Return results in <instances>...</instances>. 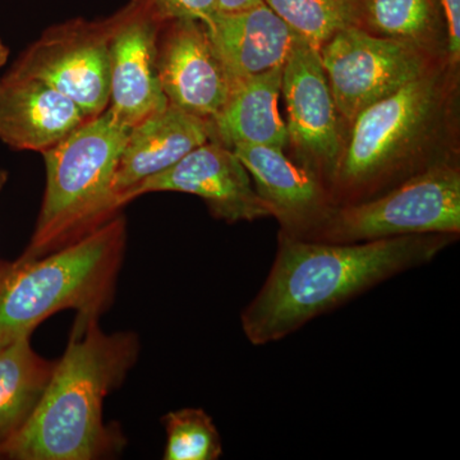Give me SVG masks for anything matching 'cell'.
Here are the masks:
<instances>
[{"label":"cell","instance_id":"cell-1","mask_svg":"<svg viewBox=\"0 0 460 460\" xmlns=\"http://www.w3.org/2000/svg\"><path fill=\"white\" fill-rule=\"evenodd\" d=\"M458 238L416 234L328 243L279 233L268 278L242 311V330L256 347L277 343L378 284L434 261Z\"/></svg>","mask_w":460,"mask_h":460},{"label":"cell","instance_id":"cell-2","mask_svg":"<svg viewBox=\"0 0 460 460\" xmlns=\"http://www.w3.org/2000/svg\"><path fill=\"white\" fill-rule=\"evenodd\" d=\"M140 349L136 332H105L99 319L75 316L40 404L0 458L99 460L122 453L126 436L105 422L104 402L123 385Z\"/></svg>","mask_w":460,"mask_h":460},{"label":"cell","instance_id":"cell-3","mask_svg":"<svg viewBox=\"0 0 460 460\" xmlns=\"http://www.w3.org/2000/svg\"><path fill=\"white\" fill-rule=\"evenodd\" d=\"M127 239V220L119 213L47 255L0 262V347L31 337L62 311L100 319L113 305Z\"/></svg>","mask_w":460,"mask_h":460},{"label":"cell","instance_id":"cell-4","mask_svg":"<svg viewBox=\"0 0 460 460\" xmlns=\"http://www.w3.org/2000/svg\"><path fill=\"white\" fill-rule=\"evenodd\" d=\"M447 78L438 66L354 118L330 195L334 206L381 195L422 171L447 111Z\"/></svg>","mask_w":460,"mask_h":460},{"label":"cell","instance_id":"cell-5","mask_svg":"<svg viewBox=\"0 0 460 460\" xmlns=\"http://www.w3.org/2000/svg\"><path fill=\"white\" fill-rule=\"evenodd\" d=\"M129 131L107 109L42 154L44 196L21 259L59 250L120 213L113 181Z\"/></svg>","mask_w":460,"mask_h":460},{"label":"cell","instance_id":"cell-6","mask_svg":"<svg viewBox=\"0 0 460 460\" xmlns=\"http://www.w3.org/2000/svg\"><path fill=\"white\" fill-rule=\"evenodd\" d=\"M416 234H460V171L440 160L381 195L334 206L305 239L358 243Z\"/></svg>","mask_w":460,"mask_h":460},{"label":"cell","instance_id":"cell-7","mask_svg":"<svg viewBox=\"0 0 460 460\" xmlns=\"http://www.w3.org/2000/svg\"><path fill=\"white\" fill-rule=\"evenodd\" d=\"M319 50L339 117L348 123L436 68L431 54L356 26L341 30Z\"/></svg>","mask_w":460,"mask_h":460},{"label":"cell","instance_id":"cell-8","mask_svg":"<svg viewBox=\"0 0 460 460\" xmlns=\"http://www.w3.org/2000/svg\"><path fill=\"white\" fill-rule=\"evenodd\" d=\"M111 17L51 26L11 69L44 81L91 119L111 102Z\"/></svg>","mask_w":460,"mask_h":460},{"label":"cell","instance_id":"cell-9","mask_svg":"<svg viewBox=\"0 0 460 460\" xmlns=\"http://www.w3.org/2000/svg\"><path fill=\"white\" fill-rule=\"evenodd\" d=\"M281 95L296 163L314 172L330 192L344 140L319 48L302 39L296 42L283 66Z\"/></svg>","mask_w":460,"mask_h":460},{"label":"cell","instance_id":"cell-10","mask_svg":"<svg viewBox=\"0 0 460 460\" xmlns=\"http://www.w3.org/2000/svg\"><path fill=\"white\" fill-rule=\"evenodd\" d=\"M154 192L198 196L215 219L228 224L271 217L234 151L217 141L193 148L177 164L142 181L127 195L126 202Z\"/></svg>","mask_w":460,"mask_h":460},{"label":"cell","instance_id":"cell-11","mask_svg":"<svg viewBox=\"0 0 460 460\" xmlns=\"http://www.w3.org/2000/svg\"><path fill=\"white\" fill-rule=\"evenodd\" d=\"M156 68L168 102L210 122L232 93L228 72L199 21L174 20L160 25Z\"/></svg>","mask_w":460,"mask_h":460},{"label":"cell","instance_id":"cell-12","mask_svg":"<svg viewBox=\"0 0 460 460\" xmlns=\"http://www.w3.org/2000/svg\"><path fill=\"white\" fill-rule=\"evenodd\" d=\"M111 21L108 111L132 129L169 104L156 68V35L162 22L138 0H132Z\"/></svg>","mask_w":460,"mask_h":460},{"label":"cell","instance_id":"cell-13","mask_svg":"<svg viewBox=\"0 0 460 460\" xmlns=\"http://www.w3.org/2000/svg\"><path fill=\"white\" fill-rule=\"evenodd\" d=\"M232 150L253 181L257 195L279 222L281 234L307 238L334 208L319 178L289 159L283 148L243 145Z\"/></svg>","mask_w":460,"mask_h":460},{"label":"cell","instance_id":"cell-14","mask_svg":"<svg viewBox=\"0 0 460 460\" xmlns=\"http://www.w3.org/2000/svg\"><path fill=\"white\" fill-rule=\"evenodd\" d=\"M87 119L44 81L12 69L0 77V141L14 150L44 154Z\"/></svg>","mask_w":460,"mask_h":460},{"label":"cell","instance_id":"cell-15","mask_svg":"<svg viewBox=\"0 0 460 460\" xmlns=\"http://www.w3.org/2000/svg\"><path fill=\"white\" fill-rule=\"evenodd\" d=\"M214 140L213 123L169 102L133 127L115 169L113 192L123 208L142 181L177 164L193 148Z\"/></svg>","mask_w":460,"mask_h":460},{"label":"cell","instance_id":"cell-16","mask_svg":"<svg viewBox=\"0 0 460 460\" xmlns=\"http://www.w3.org/2000/svg\"><path fill=\"white\" fill-rule=\"evenodd\" d=\"M232 90L248 78L283 66L299 36L265 3L235 13H219L204 23Z\"/></svg>","mask_w":460,"mask_h":460},{"label":"cell","instance_id":"cell-17","mask_svg":"<svg viewBox=\"0 0 460 460\" xmlns=\"http://www.w3.org/2000/svg\"><path fill=\"white\" fill-rule=\"evenodd\" d=\"M281 75L283 66H278L237 84L211 122L213 141L229 148L263 145L284 150L289 140L279 111Z\"/></svg>","mask_w":460,"mask_h":460},{"label":"cell","instance_id":"cell-18","mask_svg":"<svg viewBox=\"0 0 460 460\" xmlns=\"http://www.w3.org/2000/svg\"><path fill=\"white\" fill-rule=\"evenodd\" d=\"M31 337L0 347V456L40 404L57 361L36 353Z\"/></svg>","mask_w":460,"mask_h":460},{"label":"cell","instance_id":"cell-19","mask_svg":"<svg viewBox=\"0 0 460 460\" xmlns=\"http://www.w3.org/2000/svg\"><path fill=\"white\" fill-rule=\"evenodd\" d=\"M357 27L404 42L436 58L447 57V23L440 0H357Z\"/></svg>","mask_w":460,"mask_h":460},{"label":"cell","instance_id":"cell-20","mask_svg":"<svg viewBox=\"0 0 460 460\" xmlns=\"http://www.w3.org/2000/svg\"><path fill=\"white\" fill-rule=\"evenodd\" d=\"M296 33L314 47H323L341 30L358 22L357 0H263Z\"/></svg>","mask_w":460,"mask_h":460},{"label":"cell","instance_id":"cell-21","mask_svg":"<svg viewBox=\"0 0 460 460\" xmlns=\"http://www.w3.org/2000/svg\"><path fill=\"white\" fill-rule=\"evenodd\" d=\"M165 460H217L223 443L213 419L201 408H183L166 413Z\"/></svg>","mask_w":460,"mask_h":460},{"label":"cell","instance_id":"cell-22","mask_svg":"<svg viewBox=\"0 0 460 460\" xmlns=\"http://www.w3.org/2000/svg\"><path fill=\"white\" fill-rule=\"evenodd\" d=\"M159 22L195 20L208 23L219 13L217 0H138Z\"/></svg>","mask_w":460,"mask_h":460},{"label":"cell","instance_id":"cell-23","mask_svg":"<svg viewBox=\"0 0 460 460\" xmlns=\"http://www.w3.org/2000/svg\"><path fill=\"white\" fill-rule=\"evenodd\" d=\"M440 4L447 23V60L456 68L460 59V0H440Z\"/></svg>","mask_w":460,"mask_h":460},{"label":"cell","instance_id":"cell-24","mask_svg":"<svg viewBox=\"0 0 460 460\" xmlns=\"http://www.w3.org/2000/svg\"><path fill=\"white\" fill-rule=\"evenodd\" d=\"M262 3L263 0H217L219 12H222V13H235V12L246 11V9L257 7Z\"/></svg>","mask_w":460,"mask_h":460},{"label":"cell","instance_id":"cell-25","mask_svg":"<svg viewBox=\"0 0 460 460\" xmlns=\"http://www.w3.org/2000/svg\"><path fill=\"white\" fill-rule=\"evenodd\" d=\"M9 57V50L7 45L3 42L2 39H0V66L5 65Z\"/></svg>","mask_w":460,"mask_h":460},{"label":"cell","instance_id":"cell-26","mask_svg":"<svg viewBox=\"0 0 460 460\" xmlns=\"http://www.w3.org/2000/svg\"><path fill=\"white\" fill-rule=\"evenodd\" d=\"M8 181V172L0 169V193H2L3 189H4L5 183Z\"/></svg>","mask_w":460,"mask_h":460}]
</instances>
